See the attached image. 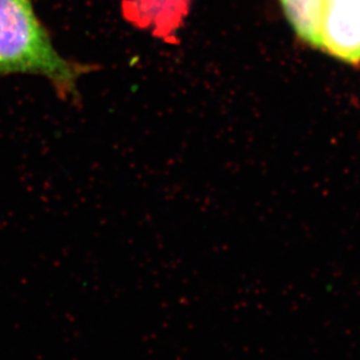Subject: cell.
I'll return each mask as SVG.
<instances>
[{
    "instance_id": "obj_2",
    "label": "cell",
    "mask_w": 360,
    "mask_h": 360,
    "mask_svg": "<svg viewBox=\"0 0 360 360\" xmlns=\"http://www.w3.org/2000/svg\"><path fill=\"white\" fill-rule=\"evenodd\" d=\"M319 49L345 63H360V0H324Z\"/></svg>"
},
{
    "instance_id": "obj_1",
    "label": "cell",
    "mask_w": 360,
    "mask_h": 360,
    "mask_svg": "<svg viewBox=\"0 0 360 360\" xmlns=\"http://www.w3.org/2000/svg\"><path fill=\"white\" fill-rule=\"evenodd\" d=\"M34 0H0V77H45L59 96L77 98L81 77L94 66L61 56L35 13Z\"/></svg>"
},
{
    "instance_id": "obj_3",
    "label": "cell",
    "mask_w": 360,
    "mask_h": 360,
    "mask_svg": "<svg viewBox=\"0 0 360 360\" xmlns=\"http://www.w3.org/2000/svg\"><path fill=\"white\" fill-rule=\"evenodd\" d=\"M298 38L319 49L324 0H277Z\"/></svg>"
}]
</instances>
